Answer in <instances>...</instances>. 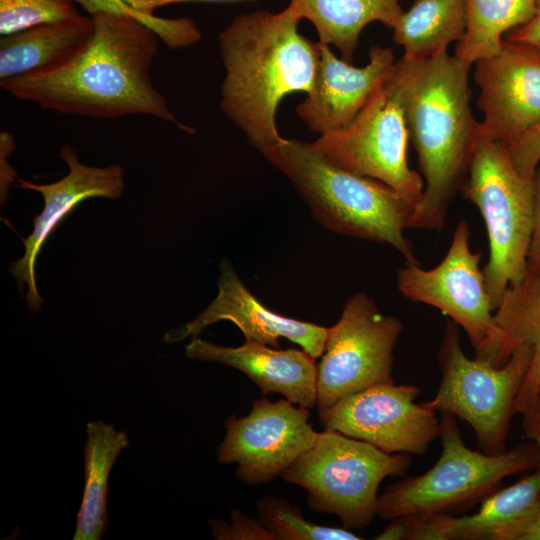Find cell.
Returning a JSON list of instances; mask_svg holds the SVG:
<instances>
[{
    "instance_id": "cell-1",
    "label": "cell",
    "mask_w": 540,
    "mask_h": 540,
    "mask_svg": "<svg viewBox=\"0 0 540 540\" xmlns=\"http://www.w3.org/2000/svg\"><path fill=\"white\" fill-rule=\"evenodd\" d=\"M90 16L93 33L72 60L50 72L0 81L1 88L59 113L97 119L149 115L190 132L151 80L160 39L156 32L130 16Z\"/></svg>"
},
{
    "instance_id": "cell-2",
    "label": "cell",
    "mask_w": 540,
    "mask_h": 540,
    "mask_svg": "<svg viewBox=\"0 0 540 540\" xmlns=\"http://www.w3.org/2000/svg\"><path fill=\"white\" fill-rule=\"evenodd\" d=\"M301 18L289 6L235 17L218 34L225 69L220 107L259 152L278 142L276 113L292 93L309 94L319 45L299 33Z\"/></svg>"
},
{
    "instance_id": "cell-3",
    "label": "cell",
    "mask_w": 540,
    "mask_h": 540,
    "mask_svg": "<svg viewBox=\"0 0 540 540\" xmlns=\"http://www.w3.org/2000/svg\"><path fill=\"white\" fill-rule=\"evenodd\" d=\"M397 61L409 140L424 180L410 228L441 231L480 137V122L470 106L471 66L448 52L424 61L405 56Z\"/></svg>"
},
{
    "instance_id": "cell-4",
    "label": "cell",
    "mask_w": 540,
    "mask_h": 540,
    "mask_svg": "<svg viewBox=\"0 0 540 540\" xmlns=\"http://www.w3.org/2000/svg\"><path fill=\"white\" fill-rule=\"evenodd\" d=\"M263 156L293 185L314 219L327 230L394 247L418 263L404 231L415 207L387 184L329 163L311 143L281 138Z\"/></svg>"
},
{
    "instance_id": "cell-5",
    "label": "cell",
    "mask_w": 540,
    "mask_h": 540,
    "mask_svg": "<svg viewBox=\"0 0 540 540\" xmlns=\"http://www.w3.org/2000/svg\"><path fill=\"white\" fill-rule=\"evenodd\" d=\"M438 437L442 453L429 470L399 480L379 495L381 519L466 513L496 492L504 478L540 465V450L530 439L499 454L472 450L462 439L457 417L449 412L440 413Z\"/></svg>"
},
{
    "instance_id": "cell-6",
    "label": "cell",
    "mask_w": 540,
    "mask_h": 540,
    "mask_svg": "<svg viewBox=\"0 0 540 540\" xmlns=\"http://www.w3.org/2000/svg\"><path fill=\"white\" fill-rule=\"evenodd\" d=\"M479 209L488 233L483 268L494 310L510 285L526 274L533 227V178L514 166L508 148L480 135L460 192Z\"/></svg>"
},
{
    "instance_id": "cell-7",
    "label": "cell",
    "mask_w": 540,
    "mask_h": 540,
    "mask_svg": "<svg viewBox=\"0 0 540 540\" xmlns=\"http://www.w3.org/2000/svg\"><path fill=\"white\" fill-rule=\"evenodd\" d=\"M412 464L407 453L377 447L324 429L314 445L282 474L307 492V505L336 515L348 530L368 527L377 515L378 488L389 476H404Z\"/></svg>"
},
{
    "instance_id": "cell-8",
    "label": "cell",
    "mask_w": 540,
    "mask_h": 540,
    "mask_svg": "<svg viewBox=\"0 0 540 540\" xmlns=\"http://www.w3.org/2000/svg\"><path fill=\"white\" fill-rule=\"evenodd\" d=\"M458 327L453 320L446 321L438 352L441 381L435 396L423 404L465 421L484 453H502L507 450L515 402L531 363L532 349L519 346L502 366L496 367L465 355Z\"/></svg>"
},
{
    "instance_id": "cell-9",
    "label": "cell",
    "mask_w": 540,
    "mask_h": 540,
    "mask_svg": "<svg viewBox=\"0 0 540 540\" xmlns=\"http://www.w3.org/2000/svg\"><path fill=\"white\" fill-rule=\"evenodd\" d=\"M408 140L403 78L396 61L389 78L350 125L320 135L311 144L329 163L387 184L416 207L423 194L424 180L408 165Z\"/></svg>"
},
{
    "instance_id": "cell-10",
    "label": "cell",
    "mask_w": 540,
    "mask_h": 540,
    "mask_svg": "<svg viewBox=\"0 0 540 540\" xmlns=\"http://www.w3.org/2000/svg\"><path fill=\"white\" fill-rule=\"evenodd\" d=\"M470 231L461 220L441 262L431 269L406 263L397 273V288L408 300L439 309L466 332L475 358L498 366L504 332L495 319L486 288L481 253L469 246Z\"/></svg>"
},
{
    "instance_id": "cell-11",
    "label": "cell",
    "mask_w": 540,
    "mask_h": 540,
    "mask_svg": "<svg viewBox=\"0 0 540 540\" xmlns=\"http://www.w3.org/2000/svg\"><path fill=\"white\" fill-rule=\"evenodd\" d=\"M402 330V321L382 313L368 294L350 296L339 320L328 327L317 364V408L374 385L394 383L393 351Z\"/></svg>"
},
{
    "instance_id": "cell-12",
    "label": "cell",
    "mask_w": 540,
    "mask_h": 540,
    "mask_svg": "<svg viewBox=\"0 0 540 540\" xmlns=\"http://www.w3.org/2000/svg\"><path fill=\"white\" fill-rule=\"evenodd\" d=\"M411 384H379L318 409L324 429L367 442L386 453L424 455L439 436L440 417L415 403Z\"/></svg>"
},
{
    "instance_id": "cell-13",
    "label": "cell",
    "mask_w": 540,
    "mask_h": 540,
    "mask_svg": "<svg viewBox=\"0 0 540 540\" xmlns=\"http://www.w3.org/2000/svg\"><path fill=\"white\" fill-rule=\"evenodd\" d=\"M309 417V408L286 398L275 402L256 399L246 416L227 418L217 460L237 463L236 476L245 484L272 481L314 445L318 432Z\"/></svg>"
},
{
    "instance_id": "cell-14",
    "label": "cell",
    "mask_w": 540,
    "mask_h": 540,
    "mask_svg": "<svg viewBox=\"0 0 540 540\" xmlns=\"http://www.w3.org/2000/svg\"><path fill=\"white\" fill-rule=\"evenodd\" d=\"M474 65L480 135L509 147L540 121V50L503 39L498 53Z\"/></svg>"
},
{
    "instance_id": "cell-15",
    "label": "cell",
    "mask_w": 540,
    "mask_h": 540,
    "mask_svg": "<svg viewBox=\"0 0 540 540\" xmlns=\"http://www.w3.org/2000/svg\"><path fill=\"white\" fill-rule=\"evenodd\" d=\"M60 156L69 169L61 180L50 184H35L22 178L17 180L19 187L37 191L44 199L42 212L33 218V231L27 238H22L24 255L9 268L21 292L24 284L27 285L26 301L32 312H38L43 302L35 279L37 256L56 226L80 202L92 197L117 199L125 186L124 172L119 165L87 166L79 161L76 152L68 145L61 147Z\"/></svg>"
},
{
    "instance_id": "cell-16",
    "label": "cell",
    "mask_w": 540,
    "mask_h": 540,
    "mask_svg": "<svg viewBox=\"0 0 540 540\" xmlns=\"http://www.w3.org/2000/svg\"><path fill=\"white\" fill-rule=\"evenodd\" d=\"M218 294L209 306L190 322L168 330L167 343L198 336L209 325L221 320L233 322L245 339L279 348V339L299 345L315 359L322 356L328 327L300 321L273 312L263 305L243 284L227 260L220 263Z\"/></svg>"
},
{
    "instance_id": "cell-17",
    "label": "cell",
    "mask_w": 540,
    "mask_h": 540,
    "mask_svg": "<svg viewBox=\"0 0 540 540\" xmlns=\"http://www.w3.org/2000/svg\"><path fill=\"white\" fill-rule=\"evenodd\" d=\"M318 45L320 56L314 85L296 112L320 136L350 125L389 78L397 60L392 48L372 46L368 64L355 67L337 58L328 45L319 41Z\"/></svg>"
},
{
    "instance_id": "cell-18",
    "label": "cell",
    "mask_w": 540,
    "mask_h": 540,
    "mask_svg": "<svg viewBox=\"0 0 540 540\" xmlns=\"http://www.w3.org/2000/svg\"><path fill=\"white\" fill-rule=\"evenodd\" d=\"M185 355L241 371L263 395L279 393L296 405L309 409L316 406V359L303 349L280 350L250 339L239 347H226L194 336L185 346Z\"/></svg>"
},
{
    "instance_id": "cell-19",
    "label": "cell",
    "mask_w": 540,
    "mask_h": 540,
    "mask_svg": "<svg viewBox=\"0 0 540 540\" xmlns=\"http://www.w3.org/2000/svg\"><path fill=\"white\" fill-rule=\"evenodd\" d=\"M540 493V465L485 498L471 515L422 514L425 540H506L533 510Z\"/></svg>"
},
{
    "instance_id": "cell-20",
    "label": "cell",
    "mask_w": 540,
    "mask_h": 540,
    "mask_svg": "<svg viewBox=\"0 0 540 540\" xmlns=\"http://www.w3.org/2000/svg\"><path fill=\"white\" fill-rule=\"evenodd\" d=\"M94 30L90 15L44 24L0 38V81L53 71L72 60Z\"/></svg>"
},
{
    "instance_id": "cell-21",
    "label": "cell",
    "mask_w": 540,
    "mask_h": 540,
    "mask_svg": "<svg viewBox=\"0 0 540 540\" xmlns=\"http://www.w3.org/2000/svg\"><path fill=\"white\" fill-rule=\"evenodd\" d=\"M494 315L504 332L498 366L519 346L532 349L531 363L515 402L516 413L524 415L540 385V273L526 272L523 279L510 285Z\"/></svg>"
},
{
    "instance_id": "cell-22",
    "label": "cell",
    "mask_w": 540,
    "mask_h": 540,
    "mask_svg": "<svg viewBox=\"0 0 540 540\" xmlns=\"http://www.w3.org/2000/svg\"><path fill=\"white\" fill-rule=\"evenodd\" d=\"M288 6L312 23L320 43L335 46L349 63L366 25L393 29L404 12L400 0H290Z\"/></svg>"
},
{
    "instance_id": "cell-23",
    "label": "cell",
    "mask_w": 540,
    "mask_h": 540,
    "mask_svg": "<svg viewBox=\"0 0 540 540\" xmlns=\"http://www.w3.org/2000/svg\"><path fill=\"white\" fill-rule=\"evenodd\" d=\"M86 436L85 485L73 539L100 540L109 526L107 496L110 471L120 452L129 445V440L125 432L103 421L88 422Z\"/></svg>"
},
{
    "instance_id": "cell-24",
    "label": "cell",
    "mask_w": 540,
    "mask_h": 540,
    "mask_svg": "<svg viewBox=\"0 0 540 540\" xmlns=\"http://www.w3.org/2000/svg\"><path fill=\"white\" fill-rule=\"evenodd\" d=\"M467 23V0H414L392 29V39L403 47V56L424 61L447 53L464 37Z\"/></svg>"
},
{
    "instance_id": "cell-25",
    "label": "cell",
    "mask_w": 540,
    "mask_h": 540,
    "mask_svg": "<svg viewBox=\"0 0 540 540\" xmlns=\"http://www.w3.org/2000/svg\"><path fill=\"white\" fill-rule=\"evenodd\" d=\"M535 6L536 0H467V29L454 55L469 66L495 55L505 34L526 23Z\"/></svg>"
},
{
    "instance_id": "cell-26",
    "label": "cell",
    "mask_w": 540,
    "mask_h": 540,
    "mask_svg": "<svg viewBox=\"0 0 540 540\" xmlns=\"http://www.w3.org/2000/svg\"><path fill=\"white\" fill-rule=\"evenodd\" d=\"M257 519L276 540H360L346 528L322 526L307 520L302 510L289 501L267 496L256 502Z\"/></svg>"
},
{
    "instance_id": "cell-27",
    "label": "cell",
    "mask_w": 540,
    "mask_h": 540,
    "mask_svg": "<svg viewBox=\"0 0 540 540\" xmlns=\"http://www.w3.org/2000/svg\"><path fill=\"white\" fill-rule=\"evenodd\" d=\"M80 15L72 0H0V35H10Z\"/></svg>"
},
{
    "instance_id": "cell-28",
    "label": "cell",
    "mask_w": 540,
    "mask_h": 540,
    "mask_svg": "<svg viewBox=\"0 0 540 540\" xmlns=\"http://www.w3.org/2000/svg\"><path fill=\"white\" fill-rule=\"evenodd\" d=\"M230 516L233 524L211 519L212 534L218 540H276L258 519H251L239 509H232Z\"/></svg>"
},
{
    "instance_id": "cell-29",
    "label": "cell",
    "mask_w": 540,
    "mask_h": 540,
    "mask_svg": "<svg viewBox=\"0 0 540 540\" xmlns=\"http://www.w3.org/2000/svg\"><path fill=\"white\" fill-rule=\"evenodd\" d=\"M507 148L517 170L533 178L540 166V121Z\"/></svg>"
},
{
    "instance_id": "cell-30",
    "label": "cell",
    "mask_w": 540,
    "mask_h": 540,
    "mask_svg": "<svg viewBox=\"0 0 540 540\" xmlns=\"http://www.w3.org/2000/svg\"><path fill=\"white\" fill-rule=\"evenodd\" d=\"M533 183V227L527 253L526 272L540 273V166L533 177Z\"/></svg>"
},
{
    "instance_id": "cell-31",
    "label": "cell",
    "mask_w": 540,
    "mask_h": 540,
    "mask_svg": "<svg viewBox=\"0 0 540 540\" xmlns=\"http://www.w3.org/2000/svg\"><path fill=\"white\" fill-rule=\"evenodd\" d=\"M504 39L531 45L540 50V0H536L533 16L524 24L508 31Z\"/></svg>"
},
{
    "instance_id": "cell-32",
    "label": "cell",
    "mask_w": 540,
    "mask_h": 540,
    "mask_svg": "<svg viewBox=\"0 0 540 540\" xmlns=\"http://www.w3.org/2000/svg\"><path fill=\"white\" fill-rule=\"evenodd\" d=\"M506 540H540V493L531 513L507 535Z\"/></svg>"
},
{
    "instance_id": "cell-33",
    "label": "cell",
    "mask_w": 540,
    "mask_h": 540,
    "mask_svg": "<svg viewBox=\"0 0 540 540\" xmlns=\"http://www.w3.org/2000/svg\"><path fill=\"white\" fill-rule=\"evenodd\" d=\"M410 525L407 515L390 520L388 526L378 535L376 540H409Z\"/></svg>"
},
{
    "instance_id": "cell-34",
    "label": "cell",
    "mask_w": 540,
    "mask_h": 540,
    "mask_svg": "<svg viewBox=\"0 0 540 540\" xmlns=\"http://www.w3.org/2000/svg\"><path fill=\"white\" fill-rule=\"evenodd\" d=\"M522 417V427L526 437L532 440L540 435V385L532 407Z\"/></svg>"
},
{
    "instance_id": "cell-35",
    "label": "cell",
    "mask_w": 540,
    "mask_h": 540,
    "mask_svg": "<svg viewBox=\"0 0 540 540\" xmlns=\"http://www.w3.org/2000/svg\"><path fill=\"white\" fill-rule=\"evenodd\" d=\"M135 9L153 14L154 10L172 4L190 3V2H233L240 0H125Z\"/></svg>"
},
{
    "instance_id": "cell-36",
    "label": "cell",
    "mask_w": 540,
    "mask_h": 540,
    "mask_svg": "<svg viewBox=\"0 0 540 540\" xmlns=\"http://www.w3.org/2000/svg\"><path fill=\"white\" fill-rule=\"evenodd\" d=\"M532 440L536 443L538 449L540 450V435H538L537 437H535Z\"/></svg>"
}]
</instances>
